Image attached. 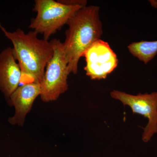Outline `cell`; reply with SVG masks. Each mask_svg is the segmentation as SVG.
Segmentation results:
<instances>
[{"mask_svg":"<svg viewBox=\"0 0 157 157\" xmlns=\"http://www.w3.org/2000/svg\"><path fill=\"white\" fill-rule=\"evenodd\" d=\"M0 29L12 42L14 57L21 71V82L41 83L45 68L54 54L51 41L38 38L34 31L25 33L21 29L9 32L0 23Z\"/></svg>","mask_w":157,"mask_h":157,"instance_id":"6da1fadb","label":"cell"},{"mask_svg":"<svg viewBox=\"0 0 157 157\" xmlns=\"http://www.w3.org/2000/svg\"><path fill=\"white\" fill-rule=\"evenodd\" d=\"M99 11L98 6H85L67 23L68 29L63 45L70 73H77L80 59L88 48L101 39L103 29Z\"/></svg>","mask_w":157,"mask_h":157,"instance_id":"7a4b0ae2","label":"cell"},{"mask_svg":"<svg viewBox=\"0 0 157 157\" xmlns=\"http://www.w3.org/2000/svg\"><path fill=\"white\" fill-rule=\"evenodd\" d=\"M82 7L66 5L59 1L36 0L33 10L36 12V16L31 21L29 28L48 40Z\"/></svg>","mask_w":157,"mask_h":157,"instance_id":"3957f363","label":"cell"},{"mask_svg":"<svg viewBox=\"0 0 157 157\" xmlns=\"http://www.w3.org/2000/svg\"><path fill=\"white\" fill-rule=\"evenodd\" d=\"M51 41L53 45V55L46 66L40 83V96L45 102L56 101L67 90L68 76L70 74L63 42L57 39Z\"/></svg>","mask_w":157,"mask_h":157,"instance_id":"277c9868","label":"cell"},{"mask_svg":"<svg viewBox=\"0 0 157 157\" xmlns=\"http://www.w3.org/2000/svg\"><path fill=\"white\" fill-rule=\"evenodd\" d=\"M111 98L120 101L124 106L131 107L134 113H137L148 119V123L144 129L142 140L147 142L157 133V92L151 94L139 93L137 95L113 90Z\"/></svg>","mask_w":157,"mask_h":157,"instance_id":"5b68a950","label":"cell"},{"mask_svg":"<svg viewBox=\"0 0 157 157\" xmlns=\"http://www.w3.org/2000/svg\"><path fill=\"white\" fill-rule=\"evenodd\" d=\"M86 75L93 80L105 79L118 64V59L109 44L103 40L96 41L83 54Z\"/></svg>","mask_w":157,"mask_h":157,"instance_id":"8992f818","label":"cell"},{"mask_svg":"<svg viewBox=\"0 0 157 157\" xmlns=\"http://www.w3.org/2000/svg\"><path fill=\"white\" fill-rule=\"evenodd\" d=\"M40 94L41 85L39 82H29L18 86L9 98L10 103L15 109L14 116L9 119L10 123L22 125L26 115Z\"/></svg>","mask_w":157,"mask_h":157,"instance_id":"52a82bcc","label":"cell"},{"mask_svg":"<svg viewBox=\"0 0 157 157\" xmlns=\"http://www.w3.org/2000/svg\"><path fill=\"white\" fill-rule=\"evenodd\" d=\"M16 61L11 47L0 53V90L7 98H10L21 82V71Z\"/></svg>","mask_w":157,"mask_h":157,"instance_id":"ba28073f","label":"cell"},{"mask_svg":"<svg viewBox=\"0 0 157 157\" xmlns=\"http://www.w3.org/2000/svg\"><path fill=\"white\" fill-rule=\"evenodd\" d=\"M128 48L132 56L147 64L157 55V41L132 42Z\"/></svg>","mask_w":157,"mask_h":157,"instance_id":"9c48e42d","label":"cell"},{"mask_svg":"<svg viewBox=\"0 0 157 157\" xmlns=\"http://www.w3.org/2000/svg\"><path fill=\"white\" fill-rule=\"evenodd\" d=\"M59 1L63 4L72 6H80L85 7L87 5V1L84 0H59Z\"/></svg>","mask_w":157,"mask_h":157,"instance_id":"30bf717a","label":"cell"},{"mask_svg":"<svg viewBox=\"0 0 157 157\" xmlns=\"http://www.w3.org/2000/svg\"><path fill=\"white\" fill-rule=\"evenodd\" d=\"M149 2L152 7L157 9V0H150Z\"/></svg>","mask_w":157,"mask_h":157,"instance_id":"8fae6325","label":"cell"}]
</instances>
